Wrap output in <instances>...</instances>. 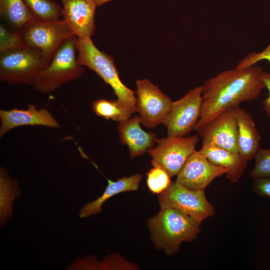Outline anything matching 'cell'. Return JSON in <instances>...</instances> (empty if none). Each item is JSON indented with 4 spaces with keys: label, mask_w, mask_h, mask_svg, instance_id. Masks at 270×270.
Here are the masks:
<instances>
[{
    "label": "cell",
    "mask_w": 270,
    "mask_h": 270,
    "mask_svg": "<svg viewBox=\"0 0 270 270\" xmlns=\"http://www.w3.org/2000/svg\"><path fill=\"white\" fill-rule=\"evenodd\" d=\"M26 46L24 38L18 30H10L0 25V54Z\"/></svg>",
    "instance_id": "23"
},
{
    "label": "cell",
    "mask_w": 270,
    "mask_h": 270,
    "mask_svg": "<svg viewBox=\"0 0 270 270\" xmlns=\"http://www.w3.org/2000/svg\"><path fill=\"white\" fill-rule=\"evenodd\" d=\"M202 93V86H198L172 102L162 122L167 128V136H184L194 130L201 114Z\"/></svg>",
    "instance_id": "9"
},
{
    "label": "cell",
    "mask_w": 270,
    "mask_h": 270,
    "mask_svg": "<svg viewBox=\"0 0 270 270\" xmlns=\"http://www.w3.org/2000/svg\"><path fill=\"white\" fill-rule=\"evenodd\" d=\"M228 172L227 168L214 164L196 150L178 174L176 181L191 190H204L215 178Z\"/></svg>",
    "instance_id": "12"
},
{
    "label": "cell",
    "mask_w": 270,
    "mask_h": 270,
    "mask_svg": "<svg viewBox=\"0 0 270 270\" xmlns=\"http://www.w3.org/2000/svg\"><path fill=\"white\" fill-rule=\"evenodd\" d=\"M112 0H96L98 6H100Z\"/></svg>",
    "instance_id": "28"
},
{
    "label": "cell",
    "mask_w": 270,
    "mask_h": 270,
    "mask_svg": "<svg viewBox=\"0 0 270 270\" xmlns=\"http://www.w3.org/2000/svg\"><path fill=\"white\" fill-rule=\"evenodd\" d=\"M77 37L67 38L57 50L48 65L38 75L32 86L42 94L51 93L63 84L82 76L84 67L77 62Z\"/></svg>",
    "instance_id": "3"
},
{
    "label": "cell",
    "mask_w": 270,
    "mask_h": 270,
    "mask_svg": "<svg viewBox=\"0 0 270 270\" xmlns=\"http://www.w3.org/2000/svg\"><path fill=\"white\" fill-rule=\"evenodd\" d=\"M215 165L227 168L228 178L232 182H236L243 174L248 160L240 153H235L211 144H202L198 150Z\"/></svg>",
    "instance_id": "16"
},
{
    "label": "cell",
    "mask_w": 270,
    "mask_h": 270,
    "mask_svg": "<svg viewBox=\"0 0 270 270\" xmlns=\"http://www.w3.org/2000/svg\"><path fill=\"white\" fill-rule=\"evenodd\" d=\"M92 107L98 116L118 122L130 119L136 112L134 108L122 104L117 100L98 99L93 102Z\"/></svg>",
    "instance_id": "20"
},
{
    "label": "cell",
    "mask_w": 270,
    "mask_h": 270,
    "mask_svg": "<svg viewBox=\"0 0 270 270\" xmlns=\"http://www.w3.org/2000/svg\"><path fill=\"white\" fill-rule=\"evenodd\" d=\"M38 50L26 46L0 54V80L10 84L33 86L48 65Z\"/></svg>",
    "instance_id": "5"
},
{
    "label": "cell",
    "mask_w": 270,
    "mask_h": 270,
    "mask_svg": "<svg viewBox=\"0 0 270 270\" xmlns=\"http://www.w3.org/2000/svg\"><path fill=\"white\" fill-rule=\"evenodd\" d=\"M263 68L255 64L223 71L202 86V106L194 130L225 110L258 98L266 88L261 79Z\"/></svg>",
    "instance_id": "1"
},
{
    "label": "cell",
    "mask_w": 270,
    "mask_h": 270,
    "mask_svg": "<svg viewBox=\"0 0 270 270\" xmlns=\"http://www.w3.org/2000/svg\"><path fill=\"white\" fill-rule=\"evenodd\" d=\"M255 166L250 176L254 180L270 178V149L259 148L254 158Z\"/></svg>",
    "instance_id": "24"
},
{
    "label": "cell",
    "mask_w": 270,
    "mask_h": 270,
    "mask_svg": "<svg viewBox=\"0 0 270 270\" xmlns=\"http://www.w3.org/2000/svg\"><path fill=\"white\" fill-rule=\"evenodd\" d=\"M262 60H267L270 63V43L260 52H252L242 59L237 64L236 68H241L255 64Z\"/></svg>",
    "instance_id": "25"
},
{
    "label": "cell",
    "mask_w": 270,
    "mask_h": 270,
    "mask_svg": "<svg viewBox=\"0 0 270 270\" xmlns=\"http://www.w3.org/2000/svg\"><path fill=\"white\" fill-rule=\"evenodd\" d=\"M252 189L260 196H270V178L254 179Z\"/></svg>",
    "instance_id": "26"
},
{
    "label": "cell",
    "mask_w": 270,
    "mask_h": 270,
    "mask_svg": "<svg viewBox=\"0 0 270 270\" xmlns=\"http://www.w3.org/2000/svg\"><path fill=\"white\" fill-rule=\"evenodd\" d=\"M198 136L157 139V146L148 150L153 167L164 169L170 177L178 175L188 158L196 150Z\"/></svg>",
    "instance_id": "8"
},
{
    "label": "cell",
    "mask_w": 270,
    "mask_h": 270,
    "mask_svg": "<svg viewBox=\"0 0 270 270\" xmlns=\"http://www.w3.org/2000/svg\"><path fill=\"white\" fill-rule=\"evenodd\" d=\"M140 123L139 116H136L119 122L118 126L120 141L128 146L132 159L153 148L158 139L154 132L144 130Z\"/></svg>",
    "instance_id": "15"
},
{
    "label": "cell",
    "mask_w": 270,
    "mask_h": 270,
    "mask_svg": "<svg viewBox=\"0 0 270 270\" xmlns=\"http://www.w3.org/2000/svg\"><path fill=\"white\" fill-rule=\"evenodd\" d=\"M76 49L78 63L94 72L112 88L118 102L136 110L135 92L121 81L113 58L98 50L91 38H78Z\"/></svg>",
    "instance_id": "4"
},
{
    "label": "cell",
    "mask_w": 270,
    "mask_h": 270,
    "mask_svg": "<svg viewBox=\"0 0 270 270\" xmlns=\"http://www.w3.org/2000/svg\"><path fill=\"white\" fill-rule=\"evenodd\" d=\"M170 176L164 169L154 167L147 172V185L153 194H160L172 183Z\"/></svg>",
    "instance_id": "22"
},
{
    "label": "cell",
    "mask_w": 270,
    "mask_h": 270,
    "mask_svg": "<svg viewBox=\"0 0 270 270\" xmlns=\"http://www.w3.org/2000/svg\"><path fill=\"white\" fill-rule=\"evenodd\" d=\"M62 18L78 39H88L95 32L96 0H60Z\"/></svg>",
    "instance_id": "13"
},
{
    "label": "cell",
    "mask_w": 270,
    "mask_h": 270,
    "mask_svg": "<svg viewBox=\"0 0 270 270\" xmlns=\"http://www.w3.org/2000/svg\"><path fill=\"white\" fill-rule=\"evenodd\" d=\"M158 202L161 209H176L200 224L215 214L214 206L206 197L204 190H191L176 180L160 194Z\"/></svg>",
    "instance_id": "7"
},
{
    "label": "cell",
    "mask_w": 270,
    "mask_h": 270,
    "mask_svg": "<svg viewBox=\"0 0 270 270\" xmlns=\"http://www.w3.org/2000/svg\"><path fill=\"white\" fill-rule=\"evenodd\" d=\"M136 86L135 108L141 123L148 128H156L162 123L172 102L146 78L136 80Z\"/></svg>",
    "instance_id": "10"
},
{
    "label": "cell",
    "mask_w": 270,
    "mask_h": 270,
    "mask_svg": "<svg viewBox=\"0 0 270 270\" xmlns=\"http://www.w3.org/2000/svg\"><path fill=\"white\" fill-rule=\"evenodd\" d=\"M36 19L52 21L61 20L63 16L62 6L52 0H24Z\"/></svg>",
    "instance_id": "21"
},
{
    "label": "cell",
    "mask_w": 270,
    "mask_h": 270,
    "mask_svg": "<svg viewBox=\"0 0 270 270\" xmlns=\"http://www.w3.org/2000/svg\"><path fill=\"white\" fill-rule=\"evenodd\" d=\"M18 32L26 46L40 50L48 62L63 42L74 35L63 19L46 21L36 18Z\"/></svg>",
    "instance_id": "6"
},
{
    "label": "cell",
    "mask_w": 270,
    "mask_h": 270,
    "mask_svg": "<svg viewBox=\"0 0 270 270\" xmlns=\"http://www.w3.org/2000/svg\"><path fill=\"white\" fill-rule=\"evenodd\" d=\"M142 178V176L138 173L128 177H122L116 182L106 178L108 184L102 196L86 204L81 209L80 217L85 218L100 213L104 202L113 196L124 192L136 190Z\"/></svg>",
    "instance_id": "18"
},
{
    "label": "cell",
    "mask_w": 270,
    "mask_h": 270,
    "mask_svg": "<svg viewBox=\"0 0 270 270\" xmlns=\"http://www.w3.org/2000/svg\"><path fill=\"white\" fill-rule=\"evenodd\" d=\"M0 14L18 31L36 19L24 0H0Z\"/></svg>",
    "instance_id": "19"
},
{
    "label": "cell",
    "mask_w": 270,
    "mask_h": 270,
    "mask_svg": "<svg viewBox=\"0 0 270 270\" xmlns=\"http://www.w3.org/2000/svg\"><path fill=\"white\" fill-rule=\"evenodd\" d=\"M236 118L239 153L249 160L260 146L261 138L252 116L240 106L237 107Z\"/></svg>",
    "instance_id": "17"
},
{
    "label": "cell",
    "mask_w": 270,
    "mask_h": 270,
    "mask_svg": "<svg viewBox=\"0 0 270 270\" xmlns=\"http://www.w3.org/2000/svg\"><path fill=\"white\" fill-rule=\"evenodd\" d=\"M260 78L268 90V96L263 100L262 104L270 122V73L263 71Z\"/></svg>",
    "instance_id": "27"
},
{
    "label": "cell",
    "mask_w": 270,
    "mask_h": 270,
    "mask_svg": "<svg viewBox=\"0 0 270 270\" xmlns=\"http://www.w3.org/2000/svg\"><path fill=\"white\" fill-rule=\"evenodd\" d=\"M238 106L228 108L196 130L202 138V144L239 153L236 118Z\"/></svg>",
    "instance_id": "11"
},
{
    "label": "cell",
    "mask_w": 270,
    "mask_h": 270,
    "mask_svg": "<svg viewBox=\"0 0 270 270\" xmlns=\"http://www.w3.org/2000/svg\"><path fill=\"white\" fill-rule=\"evenodd\" d=\"M147 224L155 246L168 256L176 252L182 242L194 240L200 232V224L173 208L161 209Z\"/></svg>",
    "instance_id": "2"
},
{
    "label": "cell",
    "mask_w": 270,
    "mask_h": 270,
    "mask_svg": "<svg viewBox=\"0 0 270 270\" xmlns=\"http://www.w3.org/2000/svg\"><path fill=\"white\" fill-rule=\"evenodd\" d=\"M0 138L12 129L22 126H42L59 128L60 125L52 114L46 109L38 108L32 104L26 110L13 108L0 110Z\"/></svg>",
    "instance_id": "14"
}]
</instances>
